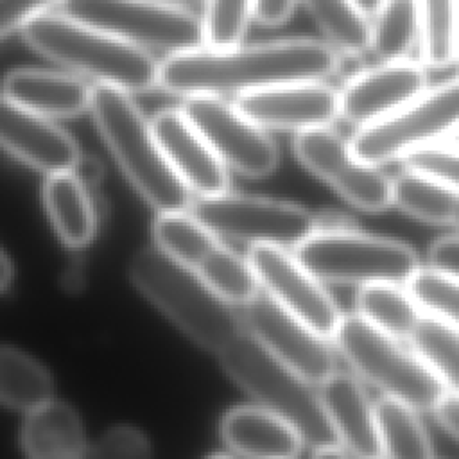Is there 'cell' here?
Instances as JSON below:
<instances>
[{"label":"cell","instance_id":"cell-41","mask_svg":"<svg viewBox=\"0 0 459 459\" xmlns=\"http://www.w3.org/2000/svg\"><path fill=\"white\" fill-rule=\"evenodd\" d=\"M434 411L441 427L459 439V396L452 393L445 394Z\"/></svg>","mask_w":459,"mask_h":459},{"label":"cell","instance_id":"cell-38","mask_svg":"<svg viewBox=\"0 0 459 459\" xmlns=\"http://www.w3.org/2000/svg\"><path fill=\"white\" fill-rule=\"evenodd\" d=\"M66 0H0V32H20L30 20L61 7Z\"/></svg>","mask_w":459,"mask_h":459},{"label":"cell","instance_id":"cell-27","mask_svg":"<svg viewBox=\"0 0 459 459\" xmlns=\"http://www.w3.org/2000/svg\"><path fill=\"white\" fill-rule=\"evenodd\" d=\"M420 305L398 283H368L357 294V312L394 339H409L418 326Z\"/></svg>","mask_w":459,"mask_h":459},{"label":"cell","instance_id":"cell-10","mask_svg":"<svg viewBox=\"0 0 459 459\" xmlns=\"http://www.w3.org/2000/svg\"><path fill=\"white\" fill-rule=\"evenodd\" d=\"M206 228L219 237L296 249L316 233V215L307 208L269 197L224 192L197 197L190 204Z\"/></svg>","mask_w":459,"mask_h":459},{"label":"cell","instance_id":"cell-17","mask_svg":"<svg viewBox=\"0 0 459 459\" xmlns=\"http://www.w3.org/2000/svg\"><path fill=\"white\" fill-rule=\"evenodd\" d=\"M156 140L178 178L197 197L228 192V165L181 109H161L151 120Z\"/></svg>","mask_w":459,"mask_h":459},{"label":"cell","instance_id":"cell-12","mask_svg":"<svg viewBox=\"0 0 459 459\" xmlns=\"http://www.w3.org/2000/svg\"><path fill=\"white\" fill-rule=\"evenodd\" d=\"M179 109L217 156L237 172L264 178L278 167L276 143L235 102L230 104L219 95H192L185 97Z\"/></svg>","mask_w":459,"mask_h":459},{"label":"cell","instance_id":"cell-32","mask_svg":"<svg viewBox=\"0 0 459 459\" xmlns=\"http://www.w3.org/2000/svg\"><path fill=\"white\" fill-rule=\"evenodd\" d=\"M217 296L231 305H246L260 294V280L249 262L226 244H219L194 271Z\"/></svg>","mask_w":459,"mask_h":459},{"label":"cell","instance_id":"cell-25","mask_svg":"<svg viewBox=\"0 0 459 459\" xmlns=\"http://www.w3.org/2000/svg\"><path fill=\"white\" fill-rule=\"evenodd\" d=\"M152 237L158 249L190 271H195L221 244L219 235L190 210L160 213L152 224Z\"/></svg>","mask_w":459,"mask_h":459},{"label":"cell","instance_id":"cell-39","mask_svg":"<svg viewBox=\"0 0 459 459\" xmlns=\"http://www.w3.org/2000/svg\"><path fill=\"white\" fill-rule=\"evenodd\" d=\"M301 0H253V20L262 25L276 27L290 20Z\"/></svg>","mask_w":459,"mask_h":459},{"label":"cell","instance_id":"cell-30","mask_svg":"<svg viewBox=\"0 0 459 459\" xmlns=\"http://www.w3.org/2000/svg\"><path fill=\"white\" fill-rule=\"evenodd\" d=\"M409 339L414 353L459 396V328L436 316H421Z\"/></svg>","mask_w":459,"mask_h":459},{"label":"cell","instance_id":"cell-45","mask_svg":"<svg viewBox=\"0 0 459 459\" xmlns=\"http://www.w3.org/2000/svg\"><path fill=\"white\" fill-rule=\"evenodd\" d=\"M357 4V7L368 16V18H373L377 14V11L380 9L382 2L384 0H353Z\"/></svg>","mask_w":459,"mask_h":459},{"label":"cell","instance_id":"cell-37","mask_svg":"<svg viewBox=\"0 0 459 459\" xmlns=\"http://www.w3.org/2000/svg\"><path fill=\"white\" fill-rule=\"evenodd\" d=\"M86 459H151V445L138 429L120 425L106 430Z\"/></svg>","mask_w":459,"mask_h":459},{"label":"cell","instance_id":"cell-5","mask_svg":"<svg viewBox=\"0 0 459 459\" xmlns=\"http://www.w3.org/2000/svg\"><path fill=\"white\" fill-rule=\"evenodd\" d=\"M219 355L222 369L262 407L292 423L310 446L337 445L319 393L273 357L251 333L242 332Z\"/></svg>","mask_w":459,"mask_h":459},{"label":"cell","instance_id":"cell-14","mask_svg":"<svg viewBox=\"0 0 459 459\" xmlns=\"http://www.w3.org/2000/svg\"><path fill=\"white\" fill-rule=\"evenodd\" d=\"M242 323L273 357L310 384L326 382L335 371L328 339L283 310L267 294L244 305Z\"/></svg>","mask_w":459,"mask_h":459},{"label":"cell","instance_id":"cell-20","mask_svg":"<svg viewBox=\"0 0 459 459\" xmlns=\"http://www.w3.org/2000/svg\"><path fill=\"white\" fill-rule=\"evenodd\" d=\"M319 396L339 443L351 455L357 459H380L384 455L377 407L357 378L333 373L321 384Z\"/></svg>","mask_w":459,"mask_h":459},{"label":"cell","instance_id":"cell-19","mask_svg":"<svg viewBox=\"0 0 459 459\" xmlns=\"http://www.w3.org/2000/svg\"><path fill=\"white\" fill-rule=\"evenodd\" d=\"M93 86L74 74L16 68L4 77L2 100L47 118H72L90 111Z\"/></svg>","mask_w":459,"mask_h":459},{"label":"cell","instance_id":"cell-18","mask_svg":"<svg viewBox=\"0 0 459 459\" xmlns=\"http://www.w3.org/2000/svg\"><path fill=\"white\" fill-rule=\"evenodd\" d=\"M0 142L11 156L47 176L74 172L82 156L77 142L52 118L7 100H2L0 109Z\"/></svg>","mask_w":459,"mask_h":459},{"label":"cell","instance_id":"cell-21","mask_svg":"<svg viewBox=\"0 0 459 459\" xmlns=\"http://www.w3.org/2000/svg\"><path fill=\"white\" fill-rule=\"evenodd\" d=\"M221 436L247 459H296L305 443L292 423L262 405L228 411L221 421Z\"/></svg>","mask_w":459,"mask_h":459},{"label":"cell","instance_id":"cell-31","mask_svg":"<svg viewBox=\"0 0 459 459\" xmlns=\"http://www.w3.org/2000/svg\"><path fill=\"white\" fill-rule=\"evenodd\" d=\"M459 192L407 170L393 179V204L429 224H452Z\"/></svg>","mask_w":459,"mask_h":459},{"label":"cell","instance_id":"cell-40","mask_svg":"<svg viewBox=\"0 0 459 459\" xmlns=\"http://www.w3.org/2000/svg\"><path fill=\"white\" fill-rule=\"evenodd\" d=\"M429 262L434 269L459 278V237H443L430 246Z\"/></svg>","mask_w":459,"mask_h":459},{"label":"cell","instance_id":"cell-42","mask_svg":"<svg viewBox=\"0 0 459 459\" xmlns=\"http://www.w3.org/2000/svg\"><path fill=\"white\" fill-rule=\"evenodd\" d=\"M74 174L86 185H95L100 176H102V167L100 163L93 158V156H81V160L77 161L75 169H74Z\"/></svg>","mask_w":459,"mask_h":459},{"label":"cell","instance_id":"cell-15","mask_svg":"<svg viewBox=\"0 0 459 459\" xmlns=\"http://www.w3.org/2000/svg\"><path fill=\"white\" fill-rule=\"evenodd\" d=\"M235 106L264 129L305 133L330 127L339 115V91L323 81H299L246 91Z\"/></svg>","mask_w":459,"mask_h":459},{"label":"cell","instance_id":"cell-8","mask_svg":"<svg viewBox=\"0 0 459 459\" xmlns=\"http://www.w3.org/2000/svg\"><path fill=\"white\" fill-rule=\"evenodd\" d=\"M59 11L142 48L170 54L204 47L201 18L149 0H66Z\"/></svg>","mask_w":459,"mask_h":459},{"label":"cell","instance_id":"cell-11","mask_svg":"<svg viewBox=\"0 0 459 459\" xmlns=\"http://www.w3.org/2000/svg\"><path fill=\"white\" fill-rule=\"evenodd\" d=\"M294 154L307 170L330 185L355 208L382 212L393 204V179L378 165L360 160L350 142L332 127L298 133Z\"/></svg>","mask_w":459,"mask_h":459},{"label":"cell","instance_id":"cell-48","mask_svg":"<svg viewBox=\"0 0 459 459\" xmlns=\"http://www.w3.org/2000/svg\"><path fill=\"white\" fill-rule=\"evenodd\" d=\"M452 226H455L459 230V197H457L455 210H454V215H452Z\"/></svg>","mask_w":459,"mask_h":459},{"label":"cell","instance_id":"cell-1","mask_svg":"<svg viewBox=\"0 0 459 459\" xmlns=\"http://www.w3.org/2000/svg\"><path fill=\"white\" fill-rule=\"evenodd\" d=\"M339 66L332 45L289 38L231 48L199 47L170 54L160 65L161 90L183 97L246 93L299 81H323Z\"/></svg>","mask_w":459,"mask_h":459},{"label":"cell","instance_id":"cell-24","mask_svg":"<svg viewBox=\"0 0 459 459\" xmlns=\"http://www.w3.org/2000/svg\"><path fill=\"white\" fill-rule=\"evenodd\" d=\"M0 396L7 407L29 414L52 402V378L32 355L7 344L0 353Z\"/></svg>","mask_w":459,"mask_h":459},{"label":"cell","instance_id":"cell-46","mask_svg":"<svg viewBox=\"0 0 459 459\" xmlns=\"http://www.w3.org/2000/svg\"><path fill=\"white\" fill-rule=\"evenodd\" d=\"M149 2H156V4H163V5H174V7H192L197 4H204V0H149Z\"/></svg>","mask_w":459,"mask_h":459},{"label":"cell","instance_id":"cell-16","mask_svg":"<svg viewBox=\"0 0 459 459\" xmlns=\"http://www.w3.org/2000/svg\"><path fill=\"white\" fill-rule=\"evenodd\" d=\"M423 91H427V74L420 65L382 63L346 82L339 91V115L364 127L396 113Z\"/></svg>","mask_w":459,"mask_h":459},{"label":"cell","instance_id":"cell-9","mask_svg":"<svg viewBox=\"0 0 459 459\" xmlns=\"http://www.w3.org/2000/svg\"><path fill=\"white\" fill-rule=\"evenodd\" d=\"M459 129V79L423 91L418 99L384 120L359 127L351 136L353 152L382 165L409 152L448 140Z\"/></svg>","mask_w":459,"mask_h":459},{"label":"cell","instance_id":"cell-47","mask_svg":"<svg viewBox=\"0 0 459 459\" xmlns=\"http://www.w3.org/2000/svg\"><path fill=\"white\" fill-rule=\"evenodd\" d=\"M455 59L459 63V0H457V27H455Z\"/></svg>","mask_w":459,"mask_h":459},{"label":"cell","instance_id":"cell-35","mask_svg":"<svg viewBox=\"0 0 459 459\" xmlns=\"http://www.w3.org/2000/svg\"><path fill=\"white\" fill-rule=\"evenodd\" d=\"M407 290L430 316L459 328V278L434 267L418 269Z\"/></svg>","mask_w":459,"mask_h":459},{"label":"cell","instance_id":"cell-6","mask_svg":"<svg viewBox=\"0 0 459 459\" xmlns=\"http://www.w3.org/2000/svg\"><path fill=\"white\" fill-rule=\"evenodd\" d=\"M333 341L350 366L385 396L416 411H434L446 394V387L416 353L359 314L342 317Z\"/></svg>","mask_w":459,"mask_h":459},{"label":"cell","instance_id":"cell-23","mask_svg":"<svg viewBox=\"0 0 459 459\" xmlns=\"http://www.w3.org/2000/svg\"><path fill=\"white\" fill-rule=\"evenodd\" d=\"M43 203L59 238L70 247L91 242L97 230V215L88 186L74 174L61 172L47 176Z\"/></svg>","mask_w":459,"mask_h":459},{"label":"cell","instance_id":"cell-28","mask_svg":"<svg viewBox=\"0 0 459 459\" xmlns=\"http://www.w3.org/2000/svg\"><path fill=\"white\" fill-rule=\"evenodd\" d=\"M375 407L385 459H432L430 441L416 409L391 396L382 398Z\"/></svg>","mask_w":459,"mask_h":459},{"label":"cell","instance_id":"cell-26","mask_svg":"<svg viewBox=\"0 0 459 459\" xmlns=\"http://www.w3.org/2000/svg\"><path fill=\"white\" fill-rule=\"evenodd\" d=\"M421 39L418 0H384L371 20L369 50L382 63L405 61Z\"/></svg>","mask_w":459,"mask_h":459},{"label":"cell","instance_id":"cell-50","mask_svg":"<svg viewBox=\"0 0 459 459\" xmlns=\"http://www.w3.org/2000/svg\"><path fill=\"white\" fill-rule=\"evenodd\" d=\"M208 459H230L228 455H212V457H208Z\"/></svg>","mask_w":459,"mask_h":459},{"label":"cell","instance_id":"cell-44","mask_svg":"<svg viewBox=\"0 0 459 459\" xmlns=\"http://www.w3.org/2000/svg\"><path fill=\"white\" fill-rule=\"evenodd\" d=\"M312 459H348V457L339 448V445H325V446L314 448Z\"/></svg>","mask_w":459,"mask_h":459},{"label":"cell","instance_id":"cell-33","mask_svg":"<svg viewBox=\"0 0 459 459\" xmlns=\"http://www.w3.org/2000/svg\"><path fill=\"white\" fill-rule=\"evenodd\" d=\"M421 13L420 52L429 66L441 68L455 59L457 0H418Z\"/></svg>","mask_w":459,"mask_h":459},{"label":"cell","instance_id":"cell-29","mask_svg":"<svg viewBox=\"0 0 459 459\" xmlns=\"http://www.w3.org/2000/svg\"><path fill=\"white\" fill-rule=\"evenodd\" d=\"M333 48L360 56L369 50L371 22L353 0H301Z\"/></svg>","mask_w":459,"mask_h":459},{"label":"cell","instance_id":"cell-3","mask_svg":"<svg viewBox=\"0 0 459 459\" xmlns=\"http://www.w3.org/2000/svg\"><path fill=\"white\" fill-rule=\"evenodd\" d=\"M90 113L122 172L152 208L160 213L190 208L192 192L169 165L131 93L95 84Z\"/></svg>","mask_w":459,"mask_h":459},{"label":"cell","instance_id":"cell-34","mask_svg":"<svg viewBox=\"0 0 459 459\" xmlns=\"http://www.w3.org/2000/svg\"><path fill=\"white\" fill-rule=\"evenodd\" d=\"M251 18L253 0H204V47L222 50L240 45Z\"/></svg>","mask_w":459,"mask_h":459},{"label":"cell","instance_id":"cell-49","mask_svg":"<svg viewBox=\"0 0 459 459\" xmlns=\"http://www.w3.org/2000/svg\"><path fill=\"white\" fill-rule=\"evenodd\" d=\"M445 142H450V143H455V145H459V129L448 138V140H445Z\"/></svg>","mask_w":459,"mask_h":459},{"label":"cell","instance_id":"cell-7","mask_svg":"<svg viewBox=\"0 0 459 459\" xmlns=\"http://www.w3.org/2000/svg\"><path fill=\"white\" fill-rule=\"evenodd\" d=\"M296 258L321 281L407 283L420 269L403 242L348 231H316L294 249Z\"/></svg>","mask_w":459,"mask_h":459},{"label":"cell","instance_id":"cell-22","mask_svg":"<svg viewBox=\"0 0 459 459\" xmlns=\"http://www.w3.org/2000/svg\"><path fill=\"white\" fill-rule=\"evenodd\" d=\"M22 443L29 459H86L77 412L63 402H48L27 414Z\"/></svg>","mask_w":459,"mask_h":459},{"label":"cell","instance_id":"cell-43","mask_svg":"<svg viewBox=\"0 0 459 459\" xmlns=\"http://www.w3.org/2000/svg\"><path fill=\"white\" fill-rule=\"evenodd\" d=\"M13 274H14L13 262L9 258V253L4 249L2 251V260H0V287H2L4 292H7V289L13 281Z\"/></svg>","mask_w":459,"mask_h":459},{"label":"cell","instance_id":"cell-2","mask_svg":"<svg viewBox=\"0 0 459 459\" xmlns=\"http://www.w3.org/2000/svg\"><path fill=\"white\" fill-rule=\"evenodd\" d=\"M43 57L127 93L160 86V65L145 48L127 43L63 11H48L20 30Z\"/></svg>","mask_w":459,"mask_h":459},{"label":"cell","instance_id":"cell-4","mask_svg":"<svg viewBox=\"0 0 459 459\" xmlns=\"http://www.w3.org/2000/svg\"><path fill=\"white\" fill-rule=\"evenodd\" d=\"M133 285L185 335L221 353L242 332V317L194 271L158 247L136 251L129 262Z\"/></svg>","mask_w":459,"mask_h":459},{"label":"cell","instance_id":"cell-36","mask_svg":"<svg viewBox=\"0 0 459 459\" xmlns=\"http://www.w3.org/2000/svg\"><path fill=\"white\" fill-rule=\"evenodd\" d=\"M402 161L407 170L432 178L459 192V145L437 142L409 152Z\"/></svg>","mask_w":459,"mask_h":459},{"label":"cell","instance_id":"cell-13","mask_svg":"<svg viewBox=\"0 0 459 459\" xmlns=\"http://www.w3.org/2000/svg\"><path fill=\"white\" fill-rule=\"evenodd\" d=\"M262 289L283 310L308 325L319 335L333 339L342 314L333 298L294 253L283 247L253 244L247 255Z\"/></svg>","mask_w":459,"mask_h":459}]
</instances>
